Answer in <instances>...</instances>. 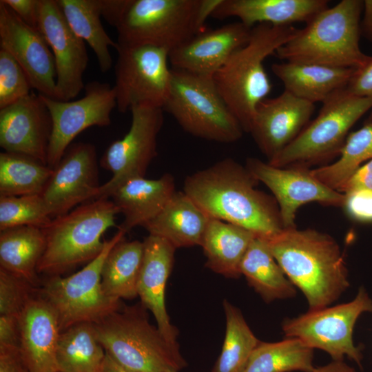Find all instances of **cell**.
<instances>
[{
    "mask_svg": "<svg viewBox=\"0 0 372 372\" xmlns=\"http://www.w3.org/2000/svg\"><path fill=\"white\" fill-rule=\"evenodd\" d=\"M258 180L231 158L188 176L183 192L210 218L268 239L284 229L278 205L256 188Z\"/></svg>",
    "mask_w": 372,
    "mask_h": 372,
    "instance_id": "1",
    "label": "cell"
},
{
    "mask_svg": "<svg viewBox=\"0 0 372 372\" xmlns=\"http://www.w3.org/2000/svg\"><path fill=\"white\" fill-rule=\"evenodd\" d=\"M221 0H101L102 17L118 44L149 45L169 52L205 30Z\"/></svg>",
    "mask_w": 372,
    "mask_h": 372,
    "instance_id": "2",
    "label": "cell"
},
{
    "mask_svg": "<svg viewBox=\"0 0 372 372\" xmlns=\"http://www.w3.org/2000/svg\"><path fill=\"white\" fill-rule=\"evenodd\" d=\"M265 240L287 278L304 295L309 310L329 307L349 287L340 248L331 236L296 227Z\"/></svg>",
    "mask_w": 372,
    "mask_h": 372,
    "instance_id": "3",
    "label": "cell"
},
{
    "mask_svg": "<svg viewBox=\"0 0 372 372\" xmlns=\"http://www.w3.org/2000/svg\"><path fill=\"white\" fill-rule=\"evenodd\" d=\"M298 30L293 25H255L247 43L213 76L219 94L244 132H249L258 104L271 90L264 61L293 39Z\"/></svg>",
    "mask_w": 372,
    "mask_h": 372,
    "instance_id": "4",
    "label": "cell"
},
{
    "mask_svg": "<svg viewBox=\"0 0 372 372\" xmlns=\"http://www.w3.org/2000/svg\"><path fill=\"white\" fill-rule=\"evenodd\" d=\"M363 1L342 0L311 19L276 55L287 62L358 69L369 56L360 47Z\"/></svg>",
    "mask_w": 372,
    "mask_h": 372,
    "instance_id": "5",
    "label": "cell"
},
{
    "mask_svg": "<svg viewBox=\"0 0 372 372\" xmlns=\"http://www.w3.org/2000/svg\"><path fill=\"white\" fill-rule=\"evenodd\" d=\"M140 302L121 305L94 324L105 353L134 372H178L187 366L179 345L169 342L152 324Z\"/></svg>",
    "mask_w": 372,
    "mask_h": 372,
    "instance_id": "6",
    "label": "cell"
},
{
    "mask_svg": "<svg viewBox=\"0 0 372 372\" xmlns=\"http://www.w3.org/2000/svg\"><path fill=\"white\" fill-rule=\"evenodd\" d=\"M118 214L112 200L97 198L53 218L43 229L46 242L38 274L61 276L94 260L103 251L105 240L101 238L115 225Z\"/></svg>",
    "mask_w": 372,
    "mask_h": 372,
    "instance_id": "7",
    "label": "cell"
},
{
    "mask_svg": "<svg viewBox=\"0 0 372 372\" xmlns=\"http://www.w3.org/2000/svg\"><path fill=\"white\" fill-rule=\"evenodd\" d=\"M163 110L187 133L220 143L239 140L243 129L219 94L213 77L171 69Z\"/></svg>",
    "mask_w": 372,
    "mask_h": 372,
    "instance_id": "8",
    "label": "cell"
},
{
    "mask_svg": "<svg viewBox=\"0 0 372 372\" xmlns=\"http://www.w3.org/2000/svg\"><path fill=\"white\" fill-rule=\"evenodd\" d=\"M370 110L372 98L355 96L347 87L336 92L296 139L268 163L277 167L309 168L339 156L351 128Z\"/></svg>",
    "mask_w": 372,
    "mask_h": 372,
    "instance_id": "9",
    "label": "cell"
},
{
    "mask_svg": "<svg viewBox=\"0 0 372 372\" xmlns=\"http://www.w3.org/2000/svg\"><path fill=\"white\" fill-rule=\"evenodd\" d=\"M125 235L118 229L105 240L101 253L80 271L68 277L45 276L41 281L39 293L54 311L61 332L78 323H97L123 304L103 292L101 270L107 255Z\"/></svg>",
    "mask_w": 372,
    "mask_h": 372,
    "instance_id": "10",
    "label": "cell"
},
{
    "mask_svg": "<svg viewBox=\"0 0 372 372\" xmlns=\"http://www.w3.org/2000/svg\"><path fill=\"white\" fill-rule=\"evenodd\" d=\"M364 312L372 313V299L362 287L351 302L285 319L282 329L286 338H298L313 349L324 351L333 361H343L347 356L362 367L363 356L354 344L353 331Z\"/></svg>",
    "mask_w": 372,
    "mask_h": 372,
    "instance_id": "11",
    "label": "cell"
},
{
    "mask_svg": "<svg viewBox=\"0 0 372 372\" xmlns=\"http://www.w3.org/2000/svg\"><path fill=\"white\" fill-rule=\"evenodd\" d=\"M114 67L116 107L125 113L136 105L163 108L171 82L169 52L149 45L116 43Z\"/></svg>",
    "mask_w": 372,
    "mask_h": 372,
    "instance_id": "12",
    "label": "cell"
},
{
    "mask_svg": "<svg viewBox=\"0 0 372 372\" xmlns=\"http://www.w3.org/2000/svg\"><path fill=\"white\" fill-rule=\"evenodd\" d=\"M132 123L122 139L112 142L101 156V167L112 174L100 187L97 198H108L126 181L145 177L157 155V137L163 125V110L136 105L131 110ZM96 198V199H97Z\"/></svg>",
    "mask_w": 372,
    "mask_h": 372,
    "instance_id": "13",
    "label": "cell"
},
{
    "mask_svg": "<svg viewBox=\"0 0 372 372\" xmlns=\"http://www.w3.org/2000/svg\"><path fill=\"white\" fill-rule=\"evenodd\" d=\"M84 96L75 101H59L39 94L50 111L52 132L48 149L47 165L54 168L73 139L92 126L111 123V112L116 106L114 87L94 81L84 87Z\"/></svg>",
    "mask_w": 372,
    "mask_h": 372,
    "instance_id": "14",
    "label": "cell"
},
{
    "mask_svg": "<svg viewBox=\"0 0 372 372\" xmlns=\"http://www.w3.org/2000/svg\"><path fill=\"white\" fill-rule=\"evenodd\" d=\"M245 167L273 193L284 229L296 227V212L306 203L317 202L335 207L343 205L344 194L316 178L309 167H277L256 158H248Z\"/></svg>",
    "mask_w": 372,
    "mask_h": 372,
    "instance_id": "15",
    "label": "cell"
},
{
    "mask_svg": "<svg viewBox=\"0 0 372 372\" xmlns=\"http://www.w3.org/2000/svg\"><path fill=\"white\" fill-rule=\"evenodd\" d=\"M101 186L96 147L80 142L70 146L53 168L41 196L53 218L96 199Z\"/></svg>",
    "mask_w": 372,
    "mask_h": 372,
    "instance_id": "16",
    "label": "cell"
},
{
    "mask_svg": "<svg viewBox=\"0 0 372 372\" xmlns=\"http://www.w3.org/2000/svg\"><path fill=\"white\" fill-rule=\"evenodd\" d=\"M38 29L54 58L56 100L70 101L85 85L83 75L88 55L84 41L72 30L56 0H40Z\"/></svg>",
    "mask_w": 372,
    "mask_h": 372,
    "instance_id": "17",
    "label": "cell"
},
{
    "mask_svg": "<svg viewBox=\"0 0 372 372\" xmlns=\"http://www.w3.org/2000/svg\"><path fill=\"white\" fill-rule=\"evenodd\" d=\"M0 48L20 65L32 88L56 99L55 61L46 39L39 29L24 23L2 0Z\"/></svg>",
    "mask_w": 372,
    "mask_h": 372,
    "instance_id": "18",
    "label": "cell"
},
{
    "mask_svg": "<svg viewBox=\"0 0 372 372\" xmlns=\"http://www.w3.org/2000/svg\"><path fill=\"white\" fill-rule=\"evenodd\" d=\"M52 120L41 96L31 92L0 109V146L47 165Z\"/></svg>",
    "mask_w": 372,
    "mask_h": 372,
    "instance_id": "19",
    "label": "cell"
},
{
    "mask_svg": "<svg viewBox=\"0 0 372 372\" xmlns=\"http://www.w3.org/2000/svg\"><path fill=\"white\" fill-rule=\"evenodd\" d=\"M313 103L284 90L257 105L249 133L269 159L275 158L293 142L310 122Z\"/></svg>",
    "mask_w": 372,
    "mask_h": 372,
    "instance_id": "20",
    "label": "cell"
},
{
    "mask_svg": "<svg viewBox=\"0 0 372 372\" xmlns=\"http://www.w3.org/2000/svg\"><path fill=\"white\" fill-rule=\"evenodd\" d=\"M252 28L241 22L203 30L169 52L172 69L213 77L249 40Z\"/></svg>",
    "mask_w": 372,
    "mask_h": 372,
    "instance_id": "21",
    "label": "cell"
},
{
    "mask_svg": "<svg viewBox=\"0 0 372 372\" xmlns=\"http://www.w3.org/2000/svg\"><path fill=\"white\" fill-rule=\"evenodd\" d=\"M144 254L138 280V296L154 316L156 326L170 343L177 342L178 330L170 322L165 307V287L171 273L176 248L165 240L149 234L145 240Z\"/></svg>",
    "mask_w": 372,
    "mask_h": 372,
    "instance_id": "22",
    "label": "cell"
},
{
    "mask_svg": "<svg viewBox=\"0 0 372 372\" xmlns=\"http://www.w3.org/2000/svg\"><path fill=\"white\" fill-rule=\"evenodd\" d=\"M19 349L30 372H57L56 349L61 333L56 313L39 291L19 316Z\"/></svg>",
    "mask_w": 372,
    "mask_h": 372,
    "instance_id": "23",
    "label": "cell"
},
{
    "mask_svg": "<svg viewBox=\"0 0 372 372\" xmlns=\"http://www.w3.org/2000/svg\"><path fill=\"white\" fill-rule=\"evenodd\" d=\"M328 3L326 0H221L211 17L219 20L237 17L249 28L260 23L291 25L307 23L328 8Z\"/></svg>",
    "mask_w": 372,
    "mask_h": 372,
    "instance_id": "24",
    "label": "cell"
},
{
    "mask_svg": "<svg viewBox=\"0 0 372 372\" xmlns=\"http://www.w3.org/2000/svg\"><path fill=\"white\" fill-rule=\"evenodd\" d=\"M176 192L175 180L170 174L157 179L139 177L126 181L110 196L124 217L118 230L126 234L135 227H143L161 211Z\"/></svg>",
    "mask_w": 372,
    "mask_h": 372,
    "instance_id": "25",
    "label": "cell"
},
{
    "mask_svg": "<svg viewBox=\"0 0 372 372\" xmlns=\"http://www.w3.org/2000/svg\"><path fill=\"white\" fill-rule=\"evenodd\" d=\"M355 69L317 64L284 62L271 65L285 90L315 103H323L336 92L345 89Z\"/></svg>",
    "mask_w": 372,
    "mask_h": 372,
    "instance_id": "26",
    "label": "cell"
},
{
    "mask_svg": "<svg viewBox=\"0 0 372 372\" xmlns=\"http://www.w3.org/2000/svg\"><path fill=\"white\" fill-rule=\"evenodd\" d=\"M210 217L184 192H176L143 227L176 249L200 245Z\"/></svg>",
    "mask_w": 372,
    "mask_h": 372,
    "instance_id": "27",
    "label": "cell"
},
{
    "mask_svg": "<svg viewBox=\"0 0 372 372\" xmlns=\"http://www.w3.org/2000/svg\"><path fill=\"white\" fill-rule=\"evenodd\" d=\"M256 236L242 227L210 218L200 245L206 267L227 278L240 277L241 261Z\"/></svg>",
    "mask_w": 372,
    "mask_h": 372,
    "instance_id": "28",
    "label": "cell"
},
{
    "mask_svg": "<svg viewBox=\"0 0 372 372\" xmlns=\"http://www.w3.org/2000/svg\"><path fill=\"white\" fill-rule=\"evenodd\" d=\"M247 283L265 302L291 298L296 289L271 253L265 238L256 236L250 243L240 266Z\"/></svg>",
    "mask_w": 372,
    "mask_h": 372,
    "instance_id": "29",
    "label": "cell"
},
{
    "mask_svg": "<svg viewBox=\"0 0 372 372\" xmlns=\"http://www.w3.org/2000/svg\"><path fill=\"white\" fill-rule=\"evenodd\" d=\"M45 242L39 227L21 226L0 231V268L39 287L37 266Z\"/></svg>",
    "mask_w": 372,
    "mask_h": 372,
    "instance_id": "30",
    "label": "cell"
},
{
    "mask_svg": "<svg viewBox=\"0 0 372 372\" xmlns=\"http://www.w3.org/2000/svg\"><path fill=\"white\" fill-rule=\"evenodd\" d=\"M143 254V241L137 240L123 238L112 248L101 270V286L106 296L121 300L138 297Z\"/></svg>",
    "mask_w": 372,
    "mask_h": 372,
    "instance_id": "31",
    "label": "cell"
},
{
    "mask_svg": "<svg viewBox=\"0 0 372 372\" xmlns=\"http://www.w3.org/2000/svg\"><path fill=\"white\" fill-rule=\"evenodd\" d=\"M105 355L94 323L74 324L60 333L56 349L57 372H99Z\"/></svg>",
    "mask_w": 372,
    "mask_h": 372,
    "instance_id": "32",
    "label": "cell"
},
{
    "mask_svg": "<svg viewBox=\"0 0 372 372\" xmlns=\"http://www.w3.org/2000/svg\"><path fill=\"white\" fill-rule=\"evenodd\" d=\"M68 23L74 32L93 50L100 70L106 72L112 67L110 46L114 42L106 33L101 21V0H56Z\"/></svg>",
    "mask_w": 372,
    "mask_h": 372,
    "instance_id": "33",
    "label": "cell"
},
{
    "mask_svg": "<svg viewBox=\"0 0 372 372\" xmlns=\"http://www.w3.org/2000/svg\"><path fill=\"white\" fill-rule=\"evenodd\" d=\"M313 349L295 338L260 341L240 372H314Z\"/></svg>",
    "mask_w": 372,
    "mask_h": 372,
    "instance_id": "34",
    "label": "cell"
},
{
    "mask_svg": "<svg viewBox=\"0 0 372 372\" xmlns=\"http://www.w3.org/2000/svg\"><path fill=\"white\" fill-rule=\"evenodd\" d=\"M53 169L30 156L0 153V196L41 194Z\"/></svg>",
    "mask_w": 372,
    "mask_h": 372,
    "instance_id": "35",
    "label": "cell"
},
{
    "mask_svg": "<svg viewBox=\"0 0 372 372\" xmlns=\"http://www.w3.org/2000/svg\"><path fill=\"white\" fill-rule=\"evenodd\" d=\"M372 159V120L349 134L339 158L333 163L311 169L313 175L328 187L340 192L362 164Z\"/></svg>",
    "mask_w": 372,
    "mask_h": 372,
    "instance_id": "36",
    "label": "cell"
},
{
    "mask_svg": "<svg viewBox=\"0 0 372 372\" xmlns=\"http://www.w3.org/2000/svg\"><path fill=\"white\" fill-rule=\"evenodd\" d=\"M226 331L221 353L211 372H240L259 340L240 311L227 300L223 301Z\"/></svg>",
    "mask_w": 372,
    "mask_h": 372,
    "instance_id": "37",
    "label": "cell"
},
{
    "mask_svg": "<svg viewBox=\"0 0 372 372\" xmlns=\"http://www.w3.org/2000/svg\"><path fill=\"white\" fill-rule=\"evenodd\" d=\"M52 218L41 194L0 196V231L21 227H47Z\"/></svg>",
    "mask_w": 372,
    "mask_h": 372,
    "instance_id": "38",
    "label": "cell"
},
{
    "mask_svg": "<svg viewBox=\"0 0 372 372\" xmlns=\"http://www.w3.org/2000/svg\"><path fill=\"white\" fill-rule=\"evenodd\" d=\"M30 83L17 61L0 48V109L31 93Z\"/></svg>",
    "mask_w": 372,
    "mask_h": 372,
    "instance_id": "39",
    "label": "cell"
},
{
    "mask_svg": "<svg viewBox=\"0 0 372 372\" xmlns=\"http://www.w3.org/2000/svg\"><path fill=\"white\" fill-rule=\"evenodd\" d=\"M39 287L0 268V315L19 317Z\"/></svg>",
    "mask_w": 372,
    "mask_h": 372,
    "instance_id": "40",
    "label": "cell"
},
{
    "mask_svg": "<svg viewBox=\"0 0 372 372\" xmlns=\"http://www.w3.org/2000/svg\"><path fill=\"white\" fill-rule=\"evenodd\" d=\"M342 207L352 218L361 222L372 221V192L359 189L344 193Z\"/></svg>",
    "mask_w": 372,
    "mask_h": 372,
    "instance_id": "41",
    "label": "cell"
},
{
    "mask_svg": "<svg viewBox=\"0 0 372 372\" xmlns=\"http://www.w3.org/2000/svg\"><path fill=\"white\" fill-rule=\"evenodd\" d=\"M347 89L355 96L372 98V56L362 66L355 69ZM369 119L372 120V111Z\"/></svg>",
    "mask_w": 372,
    "mask_h": 372,
    "instance_id": "42",
    "label": "cell"
},
{
    "mask_svg": "<svg viewBox=\"0 0 372 372\" xmlns=\"http://www.w3.org/2000/svg\"><path fill=\"white\" fill-rule=\"evenodd\" d=\"M2 1L24 23L38 29L40 0H2Z\"/></svg>",
    "mask_w": 372,
    "mask_h": 372,
    "instance_id": "43",
    "label": "cell"
},
{
    "mask_svg": "<svg viewBox=\"0 0 372 372\" xmlns=\"http://www.w3.org/2000/svg\"><path fill=\"white\" fill-rule=\"evenodd\" d=\"M19 317L0 315V347L19 348Z\"/></svg>",
    "mask_w": 372,
    "mask_h": 372,
    "instance_id": "44",
    "label": "cell"
},
{
    "mask_svg": "<svg viewBox=\"0 0 372 372\" xmlns=\"http://www.w3.org/2000/svg\"><path fill=\"white\" fill-rule=\"evenodd\" d=\"M0 372H30L19 348L0 347Z\"/></svg>",
    "mask_w": 372,
    "mask_h": 372,
    "instance_id": "45",
    "label": "cell"
},
{
    "mask_svg": "<svg viewBox=\"0 0 372 372\" xmlns=\"http://www.w3.org/2000/svg\"><path fill=\"white\" fill-rule=\"evenodd\" d=\"M364 189L372 192V159L360 166L342 186L340 192Z\"/></svg>",
    "mask_w": 372,
    "mask_h": 372,
    "instance_id": "46",
    "label": "cell"
},
{
    "mask_svg": "<svg viewBox=\"0 0 372 372\" xmlns=\"http://www.w3.org/2000/svg\"><path fill=\"white\" fill-rule=\"evenodd\" d=\"M364 15L360 21V34L372 42V0L363 1Z\"/></svg>",
    "mask_w": 372,
    "mask_h": 372,
    "instance_id": "47",
    "label": "cell"
},
{
    "mask_svg": "<svg viewBox=\"0 0 372 372\" xmlns=\"http://www.w3.org/2000/svg\"><path fill=\"white\" fill-rule=\"evenodd\" d=\"M314 372H356L344 361H333L328 364L316 368Z\"/></svg>",
    "mask_w": 372,
    "mask_h": 372,
    "instance_id": "48",
    "label": "cell"
},
{
    "mask_svg": "<svg viewBox=\"0 0 372 372\" xmlns=\"http://www.w3.org/2000/svg\"><path fill=\"white\" fill-rule=\"evenodd\" d=\"M99 372H134L116 362L106 353L104 361Z\"/></svg>",
    "mask_w": 372,
    "mask_h": 372,
    "instance_id": "49",
    "label": "cell"
}]
</instances>
